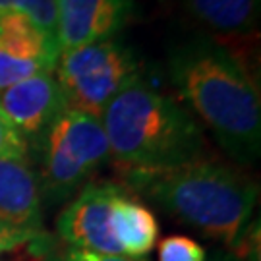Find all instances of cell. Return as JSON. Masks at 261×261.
<instances>
[{
  "mask_svg": "<svg viewBox=\"0 0 261 261\" xmlns=\"http://www.w3.org/2000/svg\"><path fill=\"white\" fill-rule=\"evenodd\" d=\"M168 75L234 163L252 165L259 159V91L228 48L207 35L188 39L168 56Z\"/></svg>",
  "mask_w": 261,
  "mask_h": 261,
  "instance_id": "obj_1",
  "label": "cell"
},
{
  "mask_svg": "<svg viewBox=\"0 0 261 261\" xmlns=\"http://www.w3.org/2000/svg\"><path fill=\"white\" fill-rule=\"evenodd\" d=\"M128 188L228 248L244 240L259 188L240 168L201 157L168 168H122Z\"/></svg>",
  "mask_w": 261,
  "mask_h": 261,
  "instance_id": "obj_2",
  "label": "cell"
},
{
  "mask_svg": "<svg viewBox=\"0 0 261 261\" xmlns=\"http://www.w3.org/2000/svg\"><path fill=\"white\" fill-rule=\"evenodd\" d=\"M111 157L122 168H168L205 157L197 120L143 77L112 99L101 116Z\"/></svg>",
  "mask_w": 261,
  "mask_h": 261,
  "instance_id": "obj_3",
  "label": "cell"
},
{
  "mask_svg": "<svg viewBox=\"0 0 261 261\" xmlns=\"http://www.w3.org/2000/svg\"><path fill=\"white\" fill-rule=\"evenodd\" d=\"M37 163L43 203L68 201L111 161V147L99 118L64 109L31 147Z\"/></svg>",
  "mask_w": 261,
  "mask_h": 261,
  "instance_id": "obj_4",
  "label": "cell"
},
{
  "mask_svg": "<svg viewBox=\"0 0 261 261\" xmlns=\"http://www.w3.org/2000/svg\"><path fill=\"white\" fill-rule=\"evenodd\" d=\"M66 109L101 120L112 99L141 77L136 53L120 39L60 50L53 70Z\"/></svg>",
  "mask_w": 261,
  "mask_h": 261,
  "instance_id": "obj_5",
  "label": "cell"
},
{
  "mask_svg": "<svg viewBox=\"0 0 261 261\" xmlns=\"http://www.w3.org/2000/svg\"><path fill=\"white\" fill-rule=\"evenodd\" d=\"M126 188L114 182H87L56 221V232L70 250L122 255L114 236V201Z\"/></svg>",
  "mask_w": 261,
  "mask_h": 261,
  "instance_id": "obj_6",
  "label": "cell"
},
{
  "mask_svg": "<svg viewBox=\"0 0 261 261\" xmlns=\"http://www.w3.org/2000/svg\"><path fill=\"white\" fill-rule=\"evenodd\" d=\"M56 37L21 14L0 12V91L31 75L55 70Z\"/></svg>",
  "mask_w": 261,
  "mask_h": 261,
  "instance_id": "obj_7",
  "label": "cell"
},
{
  "mask_svg": "<svg viewBox=\"0 0 261 261\" xmlns=\"http://www.w3.org/2000/svg\"><path fill=\"white\" fill-rule=\"evenodd\" d=\"M134 0H56L55 37L60 50L114 39L130 18Z\"/></svg>",
  "mask_w": 261,
  "mask_h": 261,
  "instance_id": "obj_8",
  "label": "cell"
},
{
  "mask_svg": "<svg viewBox=\"0 0 261 261\" xmlns=\"http://www.w3.org/2000/svg\"><path fill=\"white\" fill-rule=\"evenodd\" d=\"M0 109L31 147L64 111L66 103L55 75L45 72L2 89Z\"/></svg>",
  "mask_w": 261,
  "mask_h": 261,
  "instance_id": "obj_9",
  "label": "cell"
},
{
  "mask_svg": "<svg viewBox=\"0 0 261 261\" xmlns=\"http://www.w3.org/2000/svg\"><path fill=\"white\" fill-rule=\"evenodd\" d=\"M0 221L23 230L45 228L41 188L29 159H0Z\"/></svg>",
  "mask_w": 261,
  "mask_h": 261,
  "instance_id": "obj_10",
  "label": "cell"
},
{
  "mask_svg": "<svg viewBox=\"0 0 261 261\" xmlns=\"http://www.w3.org/2000/svg\"><path fill=\"white\" fill-rule=\"evenodd\" d=\"M112 224L122 255L143 259L157 244L159 223L155 215L128 190H124L114 201Z\"/></svg>",
  "mask_w": 261,
  "mask_h": 261,
  "instance_id": "obj_11",
  "label": "cell"
},
{
  "mask_svg": "<svg viewBox=\"0 0 261 261\" xmlns=\"http://www.w3.org/2000/svg\"><path fill=\"white\" fill-rule=\"evenodd\" d=\"M188 12L219 33L252 31L259 18L261 0H184Z\"/></svg>",
  "mask_w": 261,
  "mask_h": 261,
  "instance_id": "obj_12",
  "label": "cell"
},
{
  "mask_svg": "<svg viewBox=\"0 0 261 261\" xmlns=\"http://www.w3.org/2000/svg\"><path fill=\"white\" fill-rule=\"evenodd\" d=\"M0 261H55V240L43 230H23L0 221Z\"/></svg>",
  "mask_w": 261,
  "mask_h": 261,
  "instance_id": "obj_13",
  "label": "cell"
},
{
  "mask_svg": "<svg viewBox=\"0 0 261 261\" xmlns=\"http://www.w3.org/2000/svg\"><path fill=\"white\" fill-rule=\"evenodd\" d=\"M0 12H14L29 18L37 28L55 35L56 0H0Z\"/></svg>",
  "mask_w": 261,
  "mask_h": 261,
  "instance_id": "obj_14",
  "label": "cell"
},
{
  "mask_svg": "<svg viewBox=\"0 0 261 261\" xmlns=\"http://www.w3.org/2000/svg\"><path fill=\"white\" fill-rule=\"evenodd\" d=\"M205 248L188 236H168L159 244V261H205Z\"/></svg>",
  "mask_w": 261,
  "mask_h": 261,
  "instance_id": "obj_15",
  "label": "cell"
},
{
  "mask_svg": "<svg viewBox=\"0 0 261 261\" xmlns=\"http://www.w3.org/2000/svg\"><path fill=\"white\" fill-rule=\"evenodd\" d=\"M0 159H29V145L0 109Z\"/></svg>",
  "mask_w": 261,
  "mask_h": 261,
  "instance_id": "obj_16",
  "label": "cell"
},
{
  "mask_svg": "<svg viewBox=\"0 0 261 261\" xmlns=\"http://www.w3.org/2000/svg\"><path fill=\"white\" fill-rule=\"evenodd\" d=\"M64 261H145L128 255H109V253H95L87 250H70L64 255Z\"/></svg>",
  "mask_w": 261,
  "mask_h": 261,
  "instance_id": "obj_17",
  "label": "cell"
},
{
  "mask_svg": "<svg viewBox=\"0 0 261 261\" xmlns=\"http://www.w3.org/2000/svg\"><path fill=\"white\" fill-rule=\"evenodd\" d=\"M205 261H242L238 255L234 253H226V252H213L209 257H205Z\"/></svg>",
  "mask_w": 261,
  "mask_h": 261,
  "instance_id": "obj_18",
  "label": "cell"
}]
</instances>
